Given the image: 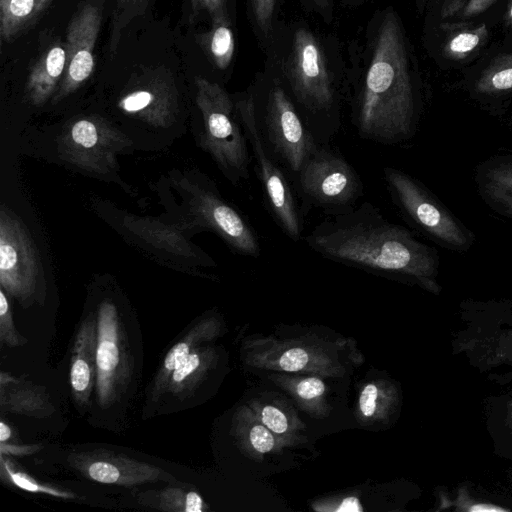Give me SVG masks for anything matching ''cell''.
I'll use <instances>...</instances> for the list:
<instances>
[{"label": "cell", "mask_w": 512, "mask_h": 512, "mask_svg": "<svg viewBox=\"0 0 512 512\" xmlns=\"http://www.w3.org/2000/svg\"><path fill=\"white\" fill-rule=\"evenodd\" d=\"M302 240L330 261L428 289L436 286L438 251L370 202L328 215Z\"/></svg>", "instance_id": "1"}, {"label": "cell", "mask_w": 512, "mask_h": 512, "mask_svg": "<svg viewBox=\"0 0 512 512\" xmlns=\"http://www.w3.org/2000/svg\"><path fill=\"white\" fill-rule=\"evenodd\" d=\"M420 110L402 27L398 17L388 12L377 33L353 124L362 139L395 145L415 136Z\"/></svg>", "instance_id": "2"}, {"label": "cell", "mask_w": 512, "mask_h": 512, "mask_svg": "<svg viewBox=\"0 0 512 512\" xmlns=\"http://www.w3.org/2000/svg\"><path fill=\"white\" fill-rule=\"evenodd\" d=\"M285 76L305 124L319 144H328L340 129L336 92L324 51L305 28L294 34Z\"/></svg>", "instance_id": "3"}, {"label": "cell", "mask_w": 512, "mask_h": 512, "mask_svg": "<svg viewBox=\"0 0 512 512\" xmlns=\"http://www.w3.org/2000/svg\"><path fill=\"white\" fill-rule=\"evenodd\" d=\"M196 105L201 114L200 146L234 185L250 177L249 143L236 104L218 83L195 78Z\"/></svg>", "instance_id": "4"}, {"label": "cell", "mask_w": 512, "mask_h": 512, "mask_svg": "<svg viewBox=\"0 0 512 512\" xmlns=\"http://www.w3.org/2000/svg\"><path fill=\"white\" fill-rule=\"evenodd\" d=\"M387 191L405 221L435 244L458 253L467 252L475 234L419 179L386 166Z\"/></svg>", "instance_id": "5"}, {"label": "cell", "mask_w": 512, "mask_h": 512, "mask_svg": "<svg viewBox=\"0 0 512 512\" xmlns=\"http://www.w3.org/2000/svg\"><path fill=\"white\" fill-rule=\"evenodd\" d=\"M353 344L349 339L332 342L313 334L292 339L270 336L249 341L245 359L255 369L342 377L358 364Z\"/></svg>", "instance_id": "6"}, {"label": "cell", "mask_w": 512, "mask_h": 512, "mask_svg": "<svg viewBox=\"0 0 512 512\" xmlns=\"http://www.w3.org/2000/svg\"><path fill=\"white\" fill-rule=\"evenodd\" d=\"M255 161L256 174L267 209L282 232L292 241L303 239V217L290 176L266 145L258 125L253 96L235 102Z\"/></svg>", "instance_id": "7"}, {"label": "cell", "mask_w": 512, "mask_h": 512, "mask_svg": "<svg viewBox=\"0 0 512 512\" xmlns=\"http://www.w3.org/2000/svg\"><path fill=\"white\" fill-rule=\"evenodd\" d=\"M304 205L328 215L355 207L363 196V182L345 157L328 144H320L293 179Z\"/></svg>", "instance_id": "8"}, {"label": "cell", "mask_w": 512, "mask_h": 512, "mask_svg": "<svg viewBox=\"0 0 512 512\" xmlns=\"http://www.w3.org/2000/svg\"><path fill=\"white\" fill-rule=\"evenodd\" d=\"M256 113L266 145L293 181L320 144L279 84L269 89L262 110L256 108Z\"/></svg>", "instance_id": "9"}, {"label": "cell", "mask_w": 512, "mask_h": 512, "mask_svg": "<svg viewBox=\"0 0 512 512\" xmlns=\"http://www.w3.org/2000/svg\"><path fill=\"white\" fill-rule=\"evenodd\" d=\"M40 263L22 222L9 210L0 212V283L20 301L29 300L40 281Z\"/></svg>", "instance_id": "10"}, {"label": "cell", "mask_w": 512, "mask_h": 512, "mask_svg": "<svg viewBox=\"0 0 512 512\" xmlns=\"http://www.w3.org/2000/svg\"><path fill=\"white\" fill-rule=\"evenodd\" d=\"M106 0H82L66 29V69L54 96L58 102L80 88L92 75L94 48L100 32Z\"/></svg>", "instance_id": "11"}, {"label": "cell", "mask_w": 512, "mask_h": 512, "mask_svg": "<svg viewBox=\"0 0 512 512\" xmlns=\"http://www.w3.org/2000/svg\"><path fill=\"white\" fill-rule=\"evenodd\" d=\"M129 141L98 117L81 118L63 133L59 150L67 161L95 172L108 173L115 167V155Z\"/></svg>", "instance_id": "12"}, {"label": "cell", "mask_w": 512, "mask_h": 512, "mask_svg": "<svg viewBox=\"0 0 512 512\" xmlns=\"http://www.w3.org/2000/svg\"><path fill=\"white\" fill-rule=\"evenodd\" d=\"M213 188L208 185L194 189V213L198 224L215 232L234 253L258 258L262 249L256 231L247 218Z\"/></svg>", "instance_id": "13"}, {"label": "cell", "mask_w": 512, "mask_h": 512, "mask_svg": "<svg viewBox=\"0 0 512 512\" xmlns=\"http://www.w3.org/2000/svg\"><path fill=\"white\" fill-rule=\"evenodd\" d=\"M119 108L156 126H167L177 110V89L163 67L149 68L130 81L118 101Z\"/></svg>", "instance_id": "14"}, {"label": "cell", "mask_w": 512, "mask_h": 512, "mask_svg": "<svg viewBox=\"0 0 512 512\" xmlns=\"http://www.w3.org/2000/svg\"><path fill=\"white\" fill-rule=\"evenodd\" d=\"M122 335L115 306L110 302L100 305L97 318L96 393L102 407L116 398L127 369L122 357Z\"/></svg>", "instance_id": "15"}, {"label": "cell", "mask_w": 512, "mask_h": 512, "mask_svg": "<svg viewBox=\"0 0 512 512\" xmlns=\"http://www.w3.org/2000/svg\"><path fill=\"white\" fill-rule=\"evenodd\" d=\"M477 192L495 213L512 219V153L492 155L474 169Z\"/></svg>", "instance_id": "16"}, {"label": "cell", "mask_w": 512, "mask_h": 512, "mask_svg": "<svg viewBox=\"0 0 512 512\" xmlns=\"http://www.w3.org/2000/svg\"><path fill=\"white\" fill-rule=\"evenodd\" d=\"M86 459L76 461L77 468L85 471L94 481L104 484L133 485L156 481L161 471L155 466L134 461L123 456L102 452L83 456Z\"/></svg>", "instance_id": "17"}, {"label": "cell", "mask_w": 512, "mask_h": 512, "mask_svg": "<svg viewBox=\"0 0 512 512\" xmlns=\"http://www.w3.org/2000/svg\"><path fill=\"white\" fill-rule=\"evenodd\" d=\"M330 377L312 373L276 372L267 375L275 385L295 400L308 415L315 418L329 416L332 405Z\"/></svg>", "instance_id": "18"}, {"label": "cell", "mask_w": 512, "mask_h": 512, "mask_svg": "<svg viewBox=\"0 0 512 512\" xmlns=\"http://www.w3.org/2000/svg\"><path fill=\"white\" fill-rule=\"evenodd\" d=\"M65 43L59 39L48 44L30 66L26 94L35 106H41L54 97L66 69Z\"/></svg>", "instance_id": "19"}, {"label": "cell", "mask_w": 512, "mask_h": 512, "mask_svg": "<svg viewBox=\"0 0 512 512\" xmlns=\"http://www.w3.org/2000/svg\"><path fill=\"white\" fill-rule=\"evenodd\" d=\"M472 96L491 114L505 113L512 98V47L499 54L482 71L471 87Z\"/></svg>", "instance_id": "20"}, {"label": "cell", "mask_w": 512, "mask_h": 512, "mask_svg": "<svg viewBox=\"0 0 512 512\" xmlns=\"http://www.w3.org/2000/svg\"><path fill=\"white\" fill-rule=\"evenodd\" d=\"M97 322L88 318L81 325L75 340L70 365V384L80 404L89 401L96 382Z\"/></svg>", "instance_id": "21"}, {"label": "cell", "mask_w": 512, "mask_h": 512, "mask_svg": "<svg viewBox=\"0 0 512 512\" xmlns=\"http://www.w3.org/2000/svg\"><path fill=\"white\" fill-rule=\"evenodd\" d=\"M55 0H0V36L9 43L27 32Z\"/></svg>", "instance_id": "22"}, {"label": "cell", "mask_w": 512, "mask_h": 512, "mask_svg": "<svg viewBox=\"0 0 512 512\" xmlns=\"http://www.w3.org/2000/svg\"><path fill=\"white\" fill-rule=\"evenodd\" d=\"M249 407L266 427L289 446L308 442L303 434L306 425L298 417L290 416L289 411L280 404L254 398L249 401Z\"/></svg>", "instance_id": "23"}, {"label": "cell", "mask_w": 512, "mask_h": 512, "mask_svg": "<svg viewBox=\"0 0 512 512\" xmlns=\"http://www.w3.org/2000/svg\"><path fill=\"white\" fill-rule=\"evenodd\" d=\"M441 29L444 32L443 55L454 61L463 60L470 56L482 47L489 37V29L484 23L477 26L465 21L442 23Z\"/></svg>", "instance_id": "24"}, {"label": "cell", "mask_w": 512, "mask_h": 512, "mask_svg": "<svg viewBox=\"0 0 512 512\" xmlns=\"http://www.w3.org/2000/svg\"><path fill=\"white\" fill-rule=\"evenodd\" d=\"M216 319H205L189 331V333L177 342L166 354L163 367L157 375L154 394L160 395L163 388L169 383L170 376L182 360L196 347L197 344L212 339L219 330Z\"/></svg>", "instance_id": "25"}, {"label": "cell", "mask_w": 512, "mask_h": 512, "mask_svg": "<svg viewBox=\"0 0 512 512\" xmlns=\"http://www.w3.org/2000/svg\"><path fill=\"white\" fill-rule=\"evenodd\" d=\"M383 377L365 382L358 394L356 418L364 426L385 424L390 406V395Z\"/></svg>", "instance_id": "26"}, {"label": "cell", "mask_w": 512, "mask_h": 512, "mask_svg": "<svg viewBox=\"0 0 512 512\" xmlns=\"http://www.w3.org/2000/svg\"><path fill=\"white\" fill-rule=\"evenodd\" d=\"M211 20V28L200 36V43L211 62L218 69L224 70L230 65L234 55V34L228 15Z\"/></svg>", "instance_id": "27"}, {"label": "cell", "mask_w": 512, "mask_h": 512, "mask_svg": "<svg viewBox=\"0 0 512 512\" xmlns=\"http://www.w3.org/2000/svg\"><path fill=\"white\" fill-rule=\"evenodd\" d=\"M244 424V437L247 446L258 456H282L283 449L290 447L281 438L266 427L253 413L251 408L244 407L240 413Z\"/></svg>", "instance_id": "28"}, {"label": "cell", "mask_w": 512, "mask_h": 512, "mask_svg": "<svg viewBox=\"0 0 512 512\" xmlns=\"http://www.w3.org/2000/svg\"><path fill=\"white\" fill-rule=\"evenodd\" d=\"M213 351L196 347L182 360L170 376L169 389L180 392L199 379L212 360Z\"/></svg>", "instance_id": "29"}, {"label": "cell", "mask_w": 512, "mask_h": 512, "mask_svg": "<svg viewBox=\"0 0 512 512\" xmlns=\"http://www.w3.org/2000/svg\"><path fill=\"white\" fill-rule=\"evenodd\" d=\"M151 0H117L111 19L109 49L114 54L125 27L137 16L145 13Z\"/></svg>", "instance_id": "30"}, {"label": "cell", "mask_w": 512, "mask_h": 512, "mask_svg": "<svg viewBox=\"0 0 512 512\" xmlns=\"http://www.w3.org/2000/svg\"><path fill=\"white\" fill-rule=\"evenodd\" d=\"M1 477L20 489L33 493H44L60 498H73L75 495L55 487L41 484L22 471L15 470L9 460L1 454Z\"/></svg>", "instance_id": "31"}, {"label": "cell", "mask_w": 512, "mask_h": 512, "mask_svg": "<svg viewBox=\"0 0 512 512\" xmlns=\"http://www.w3.org/2000/svg\"><path fill=\"white\" fill-rule=\"evenodd\" d=\"M163 504L167 505L165 509L185 512H202L205 509V503L198 493L194 491L184 493L178 489L165 491Z\"/></svg>", "instance_id": "32"}, {"label": "cell", "mask_w": 512, "mask_h": 512, "mask_svg": "<svg viewBox=\"0 0 512 512\" xmlns=\"http://www.w3.org/2000/svg\"><path fill=\"white\" fill-rule=\"evenodd\" d=\"M7 410L26 414H39L40 410H47L49 403L33 391H19L7 398ZM41 414V413H40Z\"/></svg>", "instance_id": "33"}, {"label": "cell", "mask_w": 512, "mask_h": 512, "mask_svg": "<svg viewBox=\"0 0 512 512\" xmlns=\"http://www.w3.org/2000/svg\"><path fill=\"white\" fill-rule=\"evenodd\" d=\"M0 339L8 346L21 345V337L13 325L10 305L3 288L0 290Z\"/></svg>", "instance_id": "34"}, {"label": "cell", "mask_w": 512, "mask_h": 512, "mask_svg": "<svg viewBox=\"0 0 512 512\" xmlns=\"http://www.w3.org/2000/svg\"><path fill=\"white\" fill-rule=\"evenodd\" d=\"M253 15L258 27L264 34H268L272 28V18L276 0H250Z\"/></svg>", "instance_id": "35"}, {"label": "cell", "mask_w": 512, "mask_h": 512, "mask_svg": "<svg viewBox=\"0 0 512 512\" xmlns=\"http://www.w3.org/2000/svg\"><path fill=\"white\" fill-rule=\"evenodd\" d=\"M228 0H190L195 13L206 11L211 19L228 15L226 5Z\"/></svg>", "instance_id": "36"}, {"label": "cell", "mask_w": 512, "mask_h": 512, "mask_svg": "<svg viewBox=\"0 0 512 512\" xmlns=\"http://www.w3.org/2000/svg\"><path fill=\"white\" fill-rule=\"evenodd\" d=\"M496 0H468L457 13L460 20L473 18L486 11Z\"/></svg>", "instance_id": "37"}, {"label": "cell", "mask_w": 512, "mask_h": 512, "mask_svg": "<svg viewBox=\"0 0 512 512\" xmlns=\"http://www.w3.org/2000/svg\"><path fill=\"white\" fill-rule=\"evenodd\" d=\"M468 0H444L441 7V17L451 18L463 8Z\"/></svg>", "instance_id": "38"}, {"label": "cell", "mask_w": 512, "mask_h": 512, "mask_svg": "<svg viewBox=\"0 0 512 512\" xmlns=\"http://www.w3.org/2000/svg\"><path fill=\"white\" fill-rule=\"evenodd\" d=\"M1 454H11L16 456L28 455L39 449V446H14L1 442Z\"/></svg>", "instance_id": "39"}, {"label": "cell", "mask_w": 512, "mask_h": 512, "mask_svg": "<svg viewBox=\"0 0 512 512\" xmlns=\"http://www.w3.org/2000/svg\"><path fill=\"white\" fill-rule=\"evenodd\" d=\"M504 26L507 29H512V0L509 1L504 17H503Z\"/></svg>", "instance_id": "40"}, {"label": "cell", "mask_w": 512, "mask_h": 512, "mask_svg": "<svg viewBox=\"0 0 512 512\" xmlns=\"http://www.w3.org/2000/svg\"><path fill=\"white\" fill-rule=\"evenodd\" d=\"M11 437V429L4 422L0 423V441L6 442Z\"/></svg>", "instance_id": "41"}, {"label": "cell", "mask_w": 512, "mask_h": 512, "mask_svg": "<svg viewBox=\"0 0 512 512\" xmlns=\"http://www.w3.org/2000/svg\"><path fill=\"white\" fill-rule=\"evenodd\" d=\"M470 510L471 511H479V512H482V511H503L502 508L495 507V506H487V505H484V504L473 506V507L470 508Z\"/></svg>", "instance_id": "42"}, {"label": "cell", "mask_w": 512, "mask_h": 512, "mask_svg": "<svg viewBox=\"0 0 512 512\" xmlns=\"http://www.w3.org/2000/svg\"><path fill=\"white\" fill-rule=\"evenodd\" d=\"M315 5L321 9H326L330 5V0H312Z\"/></svg>", "instance_id": "43"}, {"label": "cell", "mask_w": 512, "mask_h": 512, "mask_svg": "<svg viewBox=\"0 0 512 512\" xmlns=\"http://www.w3.org/2000/svg\"><path fill=\"white\" fill-rule=\"evenodd\" d=\"M426 1L427 0H416V3H417V6L419 8V10H422L426 4Z\"/></svg>", "instance_id": "44"}, {"label": "cell", "mask_w": 512, "mask_h": 512, "mask_svg": "<svg viewBox=\"0 0 512 512\" xmlns=\"http://www.w3.org/2000/svg\"><path fill=\"white\" fill-rule=\"evenodd\" d=\"M508 126L512 129V114L510 115L508 119Z\"/></svg>", "instance_id": "45"}]
</instances>
